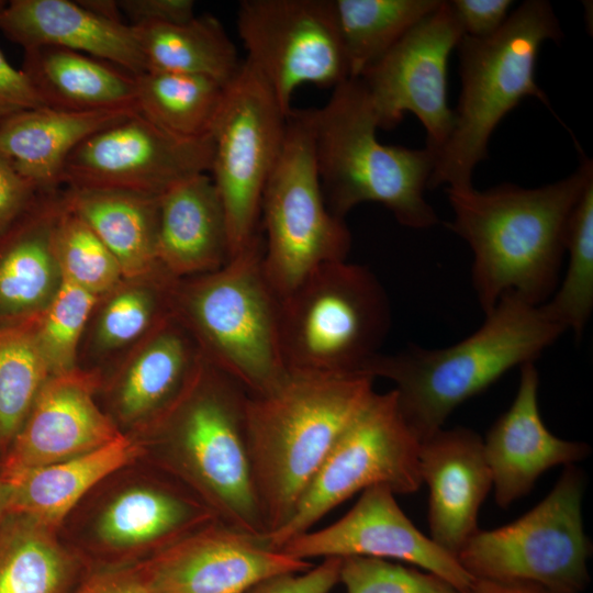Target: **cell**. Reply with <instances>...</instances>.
<instances>
[{
  "label": "cell",
  "mask_w": 593,
  "mask_h": 593,
  "mask_svg": "<svg viewBox=\"0 0 593 593\" xmlns=\"http://www.w3.org/2000/svg\"><path fill=\"white\" fill-rule=\"evenodd\" d=\"M591 181L592 159L581 155L571 175L538 188H446L454 212L447 227L472 251V286L484 314L508 293L536 305L549 300L572 213Z\"/></svg>",
  "instance_id": "6da1fadb"
},
{
  "label": "cell",
  "mask_w": 593,
  "mask_h": 593,
  "mask_svg": "<svg viewBox=\"0 0 593 593\" xmlns=\"http://www.w3.org/2000/svg\"><path fill=\"white\" fill-rule=\"evenodd\" d=\"M373 381L365 372H288L270 391L247 394V450L267 535L290 519L329 450L374 392Z\"/></svg>",
  "instance_id": "7a4b0ae2"
},
{
  "label": "cell",
  "mask_w": 593,
  "mask_h": 593,
  "mask_svg": "<svg viewBox=\"0 0 593 593\" xmlns=\"http://www.w3.org/2000/svg\"><path fill=\"white\" fill-rule=\"evenodd\" d=\"M484 316L475 332L451 346L411 344L369 362L367 373L394 383L400 411L421 443L444 428L456 407L508 370L535 362L566 332L544 304L513 293Z\"/></svg>",
  "instance_id": "3957f363"
},
{
  "label": "cell",
  "mask_w": 593,
  "mask_h": 593,
  "mask_svg": "<svg viewBox=\"0 0 593 593\" xmlns=\"http://www.w3.org/2000/svg\"><path fill=\"white\" fill-rule=\"evenodd\" d=\"M562 36L552 5L546 0H527L495 34L460 38L456 49L461 91L451 132L436 153L428 189L471 187L475 167L488 157L492 133L524 98H536L551 110L537 85L536 66L542 44L559 42Z\"/></svg>",
  "instance_id": "277c9868"
},
{
  "label": "cell",
  "mask_w": 593,
  "mask_h": 593,
  "mask_svg": "<svg viewBox=\"0 0 593 593\" xmlns=\"http://www.w3.org/2000/svg\"><path fill=\"white\" fill-rule=\"evenodd\" d=\"M316 167L327 209L343 219L363 202L387 208L406 227L438 223L425 199L435 154L379 142L370 98L358 78L333 88L328 101L313 109Z\"/></svg>",
  "instance_id": "5b68a950"
},
{
  "label": "cell",
  "mask_w": 593,
  "mask_h": 593,
  "mask_svg": "<svg viewBox=\"0 0 593 593\" xmlns=\"http://www.w3.org/2000/svg\"><path fill=\"white\" fill-rule=\"evenodd\" d=\"M264 239L220 269L177 280L174 314L198 343L204 359L262 394L288 374L279 344V298L262 267Z\"/></svg>",
  "instance_id": "8992f818"
},
{
  "label": "cell",
  "mask_w": 593,
  "mask_h": 593,
  "mask_svg": "<svg viewBox=\"0 0 593 593\" xmlns=\"http://www.w3.org/2000/svg\"><path fill=\"white\" fill-rule=\"evenodd\" d=\"M247 391L204 360L201 369L154 424L175 467L223 525L264 539V524L246 441Z\"/></svg>",
  "instance_id": "52a82bcc"
},
{
  "label": "cell",
  "mask_w": 593,
  "mask_h": 593,
  "mask_svg": "<svg viewBox=\"0 0 593 593\" xmlns=\"http://www.w3.org/2000/svg\"><path fill=\"white\" fill-rule=\"evenodd\" d=\"M278 320L288 372L367 373L389 332L391 309L373 272L339 260L316 268L279 299Z\"/></svg>",
  "instance_id": "ba28073f"
},
{
  "label": "cell",
  "mask_w": 593,
  "mask_h": 593,
  "mask_svg": "<svg viewBox=\"0 0 593 593\" xmlns=\"http://www.w3.org/2000/svg\"><path fill=\"white\" fill-rule=\"evenodd\" d=\"M262 267L281 299L327 262L347 260L351 235L327 209L316 167L313 109H291L280 157L260 205Z\"/></svg>",
  "instance_id": "9c48e42d"
},
{
  "label": "cell",
  "mask_w": 593,
  "mask_h": 593,
  "mask_svg": "<svg viewBox=\"0 0 593 593\" xmlns=\"http://www.w3.org/2000/svg\"><path fill=\"white\" fill-rule=\"evenodd\" d=\"M585 477L564 467L551 491L514 522L478 529L457 556L473 579L524 582L557 593H581L589 584L592 544L584 532Z\"/></svg>",
  "instance_id": "30bf717a"
},
{
  "label": "cell",
  "mask_w": 593,
  "mask_h": 593,
  "mask_svg": "<svg viewBox=\"0 0 593 593\" xmlns=\"http://www.w3.org/2000/svg\"><path fill=\"white\" fill-rule=\"evenodd\" d=\"M419 445L394 389L374 391L329 450L290 519L264 542L279 550L347 499L374 485H385L394 494L416 492L422 484Z\"/></svg>",
  "instance_id": "8fae6325"
},
{
  "label": "cell",
  "mask_w": 593,
  "mask_h": 593,
  "mask_svg": "<svg viewBox=\"0 0 593 593\" xmlns=\"http://www.w3.org/2000/svg\"><path fill=\"white\" fill-rule=\"evenodd\" d=\"M287 116L265 79L244 60L225 88L211 132L209 175L224 208L231 258L261 237V198L283 147Z\"/></svg>",
  "instance_id": "7c38bea8"
},
{
  "label": "cell",
  "mask_w": 593,
  "mask_h": 593,
  "mask_svg": "<svg viewBox=\"0 0 593 593\" xmlns=\"http://www.w3.org/2000/svg\"><path fill=\"white\" fill-rule=\"evenodd\" d=\"M236 25L246 61L289 114L296 88L350 79L333 0H244Z\"/></svg>",
  "instance_id": "4fadbf2b"
},
{
  "label": "cell",
  "mask_w": 593,
  "mask_h": 593,
  "mask_svg": "<svg viewBox=\"0 0 593 593\" xmlns=\"http://www.w3.org/2000/svg\"><path fill=\"white\" fill-rule=\"evenodd\" d=\"M462 36L448 1L441 0L358 77L379 128H393L405 113H413L426 130L425 147L436 156L454 125L447 97L448 61Z\"/></svg>",
  "instance_id": "5bb4252c"
},
{
  "label": "cell",
  "mask_w": 593,
  "mask_h": 593,
  "mask_svg": "<svg viewBox=\"0 0 593 593\" xmlns=\"http://www.w3.org/2000/svg\"><path fill=\"white\" fill-rule=\"evenodd\" d=\"M212 138L182 139L138 112L86 138L69 155L63 188L116 189L160 195L174 184L210 171Z\"/></svg>",
  "instance_id": "9a60e30c"
},
{
  "label": "cell",
  "mask_w": 593,
  "mask_h": 593,
  "mask_svg": "<svg viewBox=\"0 0 593 593\" xmlns=\"http://www.w3.org/2000/svg\"><path fill=\"white\" fill-rule=\"evenodd\" d=\"M279 550L305 561L370 557L401 562L432 572L461 592L473 581L455 556L411 522L393 491L385 485L363 490L355 505L338 521L295 536Z\"/></svg>",
  "instance_id": "2e32d148"
},
{
  "label": "cell",
  "mask_w": 593,
  "mask_h": 593,
  "mask_svg": "<svg viewBox=\"0 0 593 593\" xmlns=\"http://www.w3.org/2000/svg\"><path fill=\"white\" fill-rule=\"evenodd\" d=\"M313 566L214 522L158 550L138 573L152 593H246L265 579Z\"/></svg>",
  "instance_id": "e0dca14e"
},
{
  "label": "cell",
  "mask_w": 593,
  "mask_h": 593,
  "mask_svg": "<svg viewBox=\"0 0 593 593\" xmlns=\"http://www.w3.org/2000/svg\"><path fill=\"white\" fill-rule=\"evenodd\" d=\"M99 383L98 374L77 368L49 377L0 459L1 477L87 454L121 436L96 401Z\"/></svg>",
  "instance_id": "ac0fdd59"
},
{
  "label": "cell",
  "mask_w": 593,
  "mask_h": 593,
  "mask_svg": "<svg viewBox=\"0 0 593 593\" xmlns=\"http://www.w3.org/2000/svg\"><path fill=\"white\" fill-rule=\"evenodd\" d=\"M538 389L535 362L522 365L511 406L483 439L494 499L502 508L527 495L549 469L574 465L590 454L588 444L562 439L549 432L540 416Z\"/></svg>",
  "instance_id": "d6986e66"
},
{
  "label": "cell",
  "mask_w": 593,
  "mask_h": 593,
  "mask_svg": "<svg viewBox=\"0 0 593 593\" xmlns=\"http://www.w3.org/2000/svg\"><path fill=\"white\" fill-rule=\"evenodd\" d=\"M418 469L429 494V537L457 558L479 529L478 514L492 489L483 438L466 427L441 428L421 443Z\"/></svg>",
  "instance_id": "ffe728a7"
},
{
  "label": "cell",
  "mask_w": 593,
  "mask_h": 593,
  "mask_svg": "<svg viewBox=\"0 0 593 593\" xmlns=\"http://www.w3.org/2000/svg\"><path fill=\"white\" fill-rule=\"evenodd\" d=\"M0 31L23 51L65 48L107 60L135 76L145 71L134 27L80 1L11 0L0 9Z\"/></svg>",
  "instance_id": "44dd1931"
},
{
  "label": "cell",
  "mask_w": 593,
  "mask_h": 593,
  "mask_svg": "<svg viewBox=\"0 0 593 593\" xmlns=\"http://www.w3.org/2000/svg\"><path fill=\"white\" fill-rule=\"evenodd\" d=\"M204 360L193 336L172 314L116 363L113 404L119 418L155 424Z\"/></svg>",
  "instance_id": "7402d4cb"
},
{
  "label": "cell",
  "mask_w": 593,
  "mask_h": 593,
  "mask_svg": "<svg viewBox=\"0 0 593 593\" xmlns=\"http://www.w3.org/2000/svg\"><path fill=\"white\" fill-rule=\"evenodd\" d=\"M231 259L227 222L208 172L189 177L158 197L157 260L180 280L215 271Z\"/></svg>",
  "instance_id": "603a6c76"
},
{
  "label": "cell",
  "mask_w": 593,
  "mask_h": 593,
  "mask_svg": "<svg viewBox=\"0 0 593 593\" xmlns=\"http://www.w3.org/2000/svg\"><path fill=\"white\" fill-rule=\"evenodd\" d=\"M63 203V188L43 193L0 235V326L35 318L60 289L53 233Z\"/></svg>",
  "instance_id": "cb8c5ba5"
},
{
  "label": "cell",
  "mask_w": 593,
  "mask_h": 593,
  "mask_svg": "<svg viewBox=\"0 0 593 593\" xmlns=\"http://www.w3.org/2000/svg\"><path fill=\"white\" fill-rule=\"evenodd\" d=\"M177 279L161 268L123 280L98 298L77 355V369L98 374L118 363L174 314Z\"/></svg>",
  "instance_id": "d4e9b609"
},
{
  "label": "cell",
  "mask_w": 593,
  "mask_h": 593,
  "mask_svg": "<svg viewBox=\"0 0 593 593\" xmlns=\"http://www.w3.org/2000/svg\"><path fill=\"white\" fill-rule=\"evenodd\" d=\"M138 112H75L41 107L0 122V155L42 192L63 188L65 164L96 132Z\"/></svg>",
  "instance_id": "484cf974"
},
{
  "label": "cell",
  "mask_w": 593,
  "mask_h": 593,
  "mask_svg": "<svg viewBox=\"0 0 593 593\" xmlns=\"http://www.w3.org/2000/svg\"><path fill=\"white\" fill-rule=\"evenodd\" d=\"M21 69L45 107L75 112L137 111L136 76L107 60L46 46L24 51Z\"/></svg>",
  "instance_id": "4316f807"
},
{
  "label": "cell",
  "mask_w": 593,
  "mask_h": 593,
  "mask_svg": "<svg viewBox=\"0 0 593 593\" xmlns=\"http://www.w3.org/2000/svg\"><path fill=\"white\" fill-rule=\"evenodd\" d=\"M139 451V446L122 434L87 454L1 477L7 513L25 515L54 529L87 491Z\"/></svg>",
  "instance_id": "83f0119b"
},
{
  "label": "cell",
  "mask_w": 593,
  "mask_h": 593,
  "mask_svg": "<svg viewBox=\"0 0 593 593\" xmlns=\"http://www.w3.org/2000/svg\"><path fill=\"white\" fill-rule=\"evenodd\" d=\"M67 208L102 240L124 278L160 268L157 260L158 197L101 188L64 187Z\"/></svg>",
  "instance_id": "f1b7e54d"
},
{
  "label": "cell",
  "mask_w": 593,
  "mask_h": 593,
  "mask_svg": "<svg viewBox=\"0 0 593 593\" xmlns=\"http://www.w3.org/2000/svg\"><path fill=\"white\" fill-rule=\"evenodd\" d=\"M219 522L203 503L166 488H135L118 495L104 510L99 537L114 547L163 542L180 538Z\"/></svg>",
  "instance_id": "f546056e"
},
{
  "label": "cell",
  "mask_w": 593,
  "mask_h": 593,
  "mask_svg": "<svg viewBox=\"0 0 593 593\" xmlns=\"http://www.w3.org/2000/svg\"><path fill=\"white\" fill-rule=\"evenodd\" d=\"M134 30L145 71L202 76L226 86L243 63L223 25L211 14L195 15L183 23L146 24Z\"/></svg>",
  "instance_id": "4dcf8cb0"
},
{
  "label": "cell",
  "mask_w": 593,
  "mask_h": 593,
  "mask_svg": "<svg viewBox=\"0 0 593 593\" xmlns=\"http://www.w3.org/2000/svg\"><path fill=\"white\" fill-rule=\"evenodd\" d=\"M226 86L202 76L146 70L136 76L137 111L176 137L206 138Z\"/></svg>",
  "instance_id": "1f68e13d"
},
{
  "label": "cell",
  "mask_w": 593,
  "mask_h": 593,
  "mask_svg": "<svg viewBox=\"0 0 593 593\" xmlns=\"http://www.w3.org/2000/svg\"><path fill=\"white\" fill-rule=\"evenodd\" d=\"M72 562L53 529L25 515L0 523V593H61Z\"/></svg>",
  "instance_id": "d6a6232c"
},
{
  "label": "cell",
  "mask_w": 593,
  "mask_h": 593,
  "mask_svg": "<svg viewBox=\"0 0 593 593\" xmlns=\"http://www.w3.org/2000/svg\"><path fill=\"white\" fill-rule=\"evenodd\" d=\"M441 0H333L350 78H358Z\"/></svg>",
  "instance_id": "836d02e7"
},
{
  "label": "cell",
  "mask_w": 593,
  "mask_h": 593,
  "mask_svg": "<svg viewBox=\"0 0 593 593\" xmlns=\"http://www.w3.org/2000/svg\"><path fill=\"white\" fill-rule=\"evenodd\" d=\"M33 320L0 326V459L51 377L35 338Z\"/></svg>",
  "instance_id": "e575fe53"
},
{
  "label": "cell",
  "mask_w": 593,
  "mask_h": 593,
  "mask_svg": "<svg viewBox=\"0 0 593 593\" xmlns=\"http://www.w3.org/2000/svg\"><path fill=\"white\" fill-rule=\"evenodd\" d=\"M566 255L562 281L542 304L556 322L580 338L593 310V181L572 213Z\"/></svg>",
  "instance_id": "d590c367"
},
{
  "label": "cell",
  "mask_w": 593,
  "mask_h": 593,
  "mask_svg": "<svg viewBox=\"0 0 593 593\" xmlns=\"http://www.w3.org/2000/svg\"><path fill=\"white\" fill-rule=\"evenodd\" d=\"M53 245L64 281L97 296L116 287L124 278L109 248L67 208L65 200L55 223Z\"/></svg>",
  "instance_id": "8d00e7d4"
},
{
  "label": "cell",
  "mask_w": 593,
  "mask_h": 593,
  "mask_svg": "<svg viewBox=\"0 0 593 593\" xmlns=\"http://www.w3.org/2000/svg\"><path fill=\"white\" fill-rule=\"evenodd\" d=\"M98 298L63 281L53 301L33 320L35 338L51 377L77 368L79 345Z\"/></svg>",
  "instance_id": "74e56055"
},
{
  "label": "cell",
  "mask_w": 593,
  "mask_h": 593,
  "mask_svg": "<svg viewBox=\"0 0 593 593\" xmlns=\"http://www.w3.org/2000/svg\"><path fill=\"white\" fill-rule=\"evenodd\" d=\"M339 583L346 593H462L432 572L370 557L342 558Z\"/></svg>",
  "instance_id": "f35d334b"
},
{
  "label": "cell",
  "mask_w": 593,
  "mask_h": 593,
  "mask_svg": "<svg viewBox=\"0 0 593 593\" xmlns=\"http://www.w3.org/2000/svg\"><path fill=\"white\" fill-rule=\"evenodd\" d=\"M340 562L338 557L324 558L304 572L265 579L246 593H329L339 583Z\"/></svg>",
  "instance_id": "ab89813d"
},
{
  "label": "cell",
  "mask_w": 593,
  "mask_h": 593,
  "mask_svg": "<svg viewBox=\"0 0 593 593\" xmlns=\"http://www.w3.org/2000/svg\"><path fill=\"white\" fill-rule=\"evenodd\" d=\"M43 193L0 155V235L19 221Z\"/></svg>",
  "instance_id": "60d3db41"
},
{
  "label": "cell",
  "mask_w": 593,
  "mask_h": 593,
  "mask_svg": "<svg viewBox=\"0 0 593 593\" xmlns=\"http://www.w3.org/2000/svg\"><path fill=\"white\" fill-rule=\"evenodd\" d=\"M449 7L463 35L484 38L505 23L512 0H451Z\"/></svg>",
  "instance_id": "b9f144b4"
},
{
  "label": "cell",
  "mask_w": 593,
  "mask_h": 593,
  "mask_svg": "<svg viewBox=\"0 0 593 593\" xmlns=\"http://www.w3.org/2000/svg\"><path fill=\"white\" fill-rule=\"evenodd\" d=\"M118 5L134 27L183 23L195 16L192 0H119Z\"/></svg>",
  "instance_id": "7bdbcfd3"
},
{
  "label": "cell",
  "mask_w": 593,
  "mask_h": 593,
  "mask_svg": "<svg viewBox=\"0 0 593 593\" xmlns=\"http://www.w3.org/2000/svg\"><path fill=\"white\" fill-rule=\"evenodd\" d=\"M45 107L22 69L14 68L0 51V122L26 110Z\"/></svg>",
  "instance_id": "ee69618b"
},
{
  "label": "cell",
  "mask_w": 593,
  "mask_h": 593,
  "mask_svg": "<svg viewBox=\"0 0 593 593\" xmlns=\"http://www.w3.org/2000/svg\"><path fill=\"white\" fill-rule=\"evenodd\" d=\"M76 593H152L138 572L118 570L99 573Z\"/></svg>",
  "instance_id": "f6af8a7d"
},
{
  "label": "cell",
  "mask_w": 593,
  "mask_h": 593,
  "mask_svg": "<svg viewBox=\"0 0 593 593\" xmlns=\"http://www.w3.org/2000/svg\"><path fill=\"white\" fill-rule=\"evenodd\" d=\"M462 593H557L540 585L496 581L486 579H473L469 588Z\"/></svg>",
  "instance_id": "bcb514c9"
},
{
  "label": "cell",
  "mask_w": 593,
  "mask_h": 593,
  "mask_svg": "<svg viewBox=\"0 0 593 593\" xmlns=\"http://www.w3.org/2000/svg\"><path fill=\"white\" fill-rule=\"evenodd\" d=\"M7 514V490L0 474V523Z\"/></svg>",
  "instance_id": "7dc6e473"
},
{
  "label": "cell",
  "mask_w": 593,
  "mask_h": 593,
  "mask_svg": "<svg viewBox=\"0 0 593 593\" xmlns=\"http://www.w3.org/2000/svg\"><path fill=\"white\" fill-rule=\"evenodd\" d=\"M4 4H5V1L0 0V9H2Z\"/></svg>",
  "instance_id": "c3c4849f"
}]
</instances>
